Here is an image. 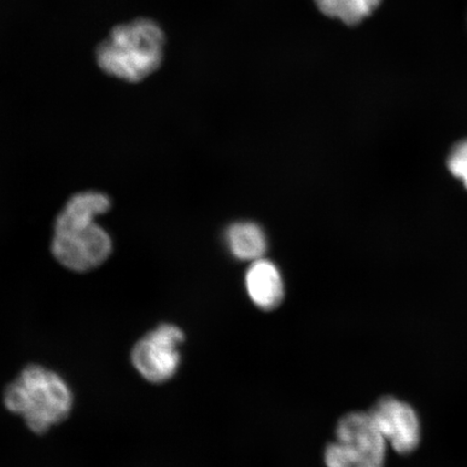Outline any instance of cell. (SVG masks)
Returning a JSON list of instances; mask_svg holds the SVG:
<instances>
[{
    "label": "cell",
    "mask_w": 467,
    "mask_h": 467,
    "mask_svg": "<svg viewBox=\"0 0 467 467\" xmlns=\"http://www.w3.org/2000/svg\"><path fill=\"white\" fill-rule=\"evenodd\" d=\"M109 208V198L102 192H80L68 201L57 219L52 241V253L63 266L87 272L108 260L112 241L96 219Z\"/></svg>",
    "instance_id": "cell-1"
},
{
    "label": "cell",
    "mask_w": 467,
    "mask_h": 467,
    "mask_svg": "<svg viewBox=\"0 0 467 467\" xmlns=\"http://www.w3.org/2000/svg\"><path fill=\"white\" fill-rule=\"evenodd\" d=\"M73 394L57 373L39 365L25 368L4 394L5 408L25 420L35 434H45L67 419Z\"/></svg>",
    "instance_id": "cell-2"
},
{
    "label": "cell",
    "mask_w": 467,
    "mask_h": 467,
    "mask_svg": "<svg viewBox=\"0 0 467 467\" xmlns=\"http://www.w3.org/2000/svg\"><path fill=\"white\" fill-rule=\"evenodd\" d=\"M165 36L155 22L133 21L113 29L97 50L99 66L105 73L138 83L160 67Z\"/></svg>",
    "instance_id": "cell-3"
},
{
    "label": "cell",
    "mask_w": 467,
    "mask_h": 467,
    "mask_svg": "<svg viewBox=\"0 0 467 467\" xmlns=\"http://www.w3.org/2000/svg\"><path fill=\"white\" fill-rule=\"evenodd\" d=\"M388 442L369 412H350L338 420L336 440L325 449L327 467H384Z\"/></svg>",
    "instance_id": "cell-4"
},
{
    "label": "cell",
    "mask_w": 467,
    "mask_h": 467,
    "mask_svg": "<svg viewBox=\"0 0 467 467\" xmlns=\"http://www.w3.org/2000/svg\"><path fill=\"white\" fill-rule=\"evenodd\" d=\"M185 335L180 327L161 324L140 338L132 348L131 361L146 381L161 384L171 379L181 364L180 347Z\"/></svg>",
    "instance_id": "cell-5"
},
{
    "label": "cell",
    "mask_w": 467,
    "mask_h": 467,
    "mask_svg": "<svg viewBox=\"0 0 467 467\" xmlns=\"http://www.w3.org/2000/svg\"><path fill=\"white\" fill-rule=\"evenodd\" d=\"M379 433L397 453L409 454L421 441V423L416 410L392 396L382 397L370 409Z\"/></svg>",
    "instance_id": "cell-6"
},
{
    "label": "cell",
    "mask_w": 467,
    "mask_h": 467,
    "mask_svg": "<svg viewBox=\"0 0 467 467\" xmlns=\"http://www.w3.org/2000/svg\"><path fill=\"white\" fill-rule=\"evenodd\" d=\"M246 289L250 300L263 311H274L284 301L282 273L273 262L263 258L250 265L246 274Z\"/></svg>",
    "instance_id": "cell-7"
},
{
    "label": "cell",
    "mask_w": 467,
    "mask_h": 467,
    "mask_svg": "<svg viewBox=\"0 0 467 467\" xmlns=\"http://www.w3.org/2000/svg\"><path fill=\"white\" fill-rule=\"evenodd\" d=\"M226 244L238 260L256 261L263 258L267 249V239L258 224L239 222L226 231Z\"/></svg>",
    "instance_id": "cell-8"
},
{
    "label": "cell",
    "mask_w": 467,
    "mask_h": 467,
    "mask_svg": "<svg viewBox=\"0 0 467 467\" xmlns=\"http://www.w3.org/2000/svg\"><path fill=\"white\" fill-rule=\"evenodd\" d=\"M314 4L324 16L355 26L371 16L382 0H314Z\"/></svg>",
    "instance_id": "cell-9"
},
{
    "label": "cell",
    "mask_w": 467,
    "mask_h": 467,
    "mask_svg": "<svg viewBox=\"0 0 467 467\" xmlns=\"http://www.w3.org/2000/svg\"><path fill=\"white\" fill-rule=\"evenodd\" d=\"M449 171L463 181L467 189V140L455 145L448 161Z\"/></svg>",
    "instance_id": "cell-10"
}]
</instances>
